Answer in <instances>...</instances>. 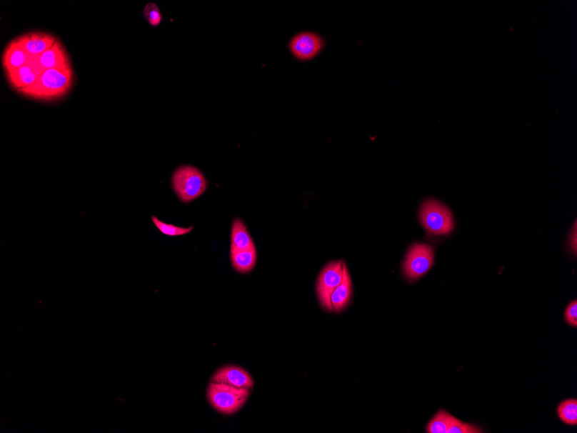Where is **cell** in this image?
I'll use <instances>...</instances> for the list:
<instances>
[{
  "mask_svg": "<svg viewBox=\"0 0 577 433\" xmlns=\"http://www.w3.org/2000/svg\"><path fill=\"white\" fill-rule=\"evenodd\" d=\"M73 69H48L34 84L19 92L22 96L40 101H54L64 97L72 88Z\"/></svg>",
  "mask_w": 577,
  "mask_h": 433,
  "instance_id": "1",
  "label": "cell"
},
{
  "mask_svg": "<svg viewBox=\"0 0 577 433\" xmlns=\"http://www.w3.org/2000/svg\"><path fill=\"white\" fill-rule=\"evenodd\" d=\"M250 389H241L225 384L210 382L208 387V399L214 409L222 414H236L245 405L250 396Z\"/></svg>",
  "mask_w": 577,
  "mask_h": 433,
  "instance_id": "2",
  "label": "cell"
},
{
  "mask_svg": "<svg viewBox=\"0 0 577 433\" xmlns=\"http://www.w3.org/2000/svg\"><path fill=\"white\" fill-rule=\"evenodd\" d=\"M172 186L180 200L189 204L203 195L207 189V180L196 167L184 166L173 174Z\"/></svg>",
  "mask_w": 577,
  "mask_h": 433,
  "instance_id": "3",
  "label": "cell"
},
{
  "mask_svg": "<svg viewBox=\"0 0 577 433\" xmlns=\"http://www.w3.org/2000/svg\"><path fill=\"white\" fill-rule=\"evenodd\" d=\"M419 219L428 233L445 236L454 229V218L446 206L435 200H427L420 208Z\"/></svg>",
  "mask_w": 577,
  "mask_h": 433,
  "instance_id": "4",
  "label": "cell"
},
{
  "mask_svg": "<svg viewBox=\"0 0 577 433\" xmlns=\"http://www.w3.org/2000/svg\"><path fill=\"white\" fill-rule=\"evenodd\" d=\"M434 251L431 247L423 243L412 246L403 262V275L409 282H416L431 269L434 264Z\"/></svg>",
  "mask_w": 577,
  "mask_h": 433,
  "instance_id": "5",
  "label": "cell"
},
{
  "mask_svg": "<svg viewBox=\"0 0 577 433\" xmlns=\"http://www.w3.org/2000/svg\"><path fill=\"white\" fill-rule=\"evenodd\" d=\"M343 278V262H333L328 263L321 270L316 283L317 296L321 307L328 312H333L331 305V295L333 291L339 287Z\"/></svg>",
  "mask_w": 577,
  "mask_h": 433,
  "instance_id": "6",
  "label": "cell"
},
{
  "mask_svg": "<svg viewBox=\"0 0 577 433\" xmlns=\"http://www.w3.org/2000/svg\"><path fill=\"white\" fill-rule=\"evenodd\" d=\"M324 46V39L320 35L311 31L298 33L288 44L292 55L302 61L315 59L323 51Z\"/></svg>",
  "mask_w": 577,
  "mask_h": 433,
  "instance_id": "7",
  "label": "cell"
},
{
  "mask_svg": "<svg viewBox=\"0 0 577 433\" xmlns=\"http://www.w3.org/2000/svg\"><path fill=\"white\" fill-rule=\"evenodd\" d=\"M44 71L45 70L36 64V57L30 56L26 64L6 73V76L11 88L19 93L21 90L34 84Z\"/></svg>",
  "mask_w": 577,
  "mask_h": 433,
  "instance_id": "8",
  "label": "cell"
},
{
  "mask_svg": "<svg viewBox=\"0 0 577 433\" xmlns=\"http://www.w3.org/2000/svg\"><path fill=\"white\" fill-rule=\"evenodd\" d=\"M211 382L225 383L241 389H251L254 382L245 369L236 366H226L218 370L211 378Z\"/></svg>",
  "mask_w": 577,
  "mask_h": 433,
  "instance_id": "9",
  "label": "cell"
},
{
  "mask_svg": "<svg viewBox=\"0 0 577 433\" xmlns=\"http://www.w3.org/2000/svg\"><path fill=\"white\" fill-rule=\"evenodd\" d=\"M19 42L29 55L38 57L48 49L52 48L59 39L44 32H31L19 36Z\"/></svg>",
  "mask_w": 577,
  "mask_h": 433,
  "instance_id": "10",
  "label": "cell"
},
{
  "mask_svg": "<svg viewBox=\"0 0 577 433\" xmlns=\"http://www.w3.org/2000/svg\"><path fill=\"white\" fill-rule=\"evenodd\" d=\"M36 61L44 70L71 69L68 54L59 39L52 48L36 57Z\"/></svg>",
  "mask_w": 577,
  "mask_h": 433,
  "instance_id": "11",
  "label": "cell"
},
{
  "mask_svg": "<svg viewBox=\"0 0 577 433\" xmlns=\"http://www.w3.org/2000/svg\"><path fill=\"white\" fill-rule=\"evenodd\" d=\"M30 55L18 38L11 41L3 52L2 64L5 72H10L28 63Z\"/></svg>",
  "mask_w": 577,
  "mask_h": 433,
  "instance_id": "12",
  "label": "cell"
},
{
  "mask_svg": "<svg viewBox=\"0 0 577 433\" xmlns=\"http://www.w3.org/2000/svg\"><path fill=\"white\" fill-rule=\"evenodd\" d=\"M353 284L347 266L343 262V278L331 295L332 310L335 312L343 311L351 300Z\"/></svg>",
  "mask_w": 577,
  "mask_h": 433,
  "instance_id": "13",
  "label": "cell"
},
{
  "mask_svg": "<svg viewBox=\"0 0 577 433\" xmlns=\"http://www.w3.org/2000/svg\"><path fill=\"white\" fill-rule=\"evenodd\" d=\"M231 261L239 273H249L257 262L256 249L254 247L250 249L231 252Z\"/></svg>",
  "mask_w": 577,
  "mask_h": 433,
  "instance_id": "14",
  "label": "cell"
},
{
  "mask_svg": "<svg viewBox=\"0 0 577 433\" xmlns=\"http://www.w3.org/2000/svg\"><path fill=\"white\" fill-rule=\"evenodd\" d=\"M254 247H255L254 242L245 224L240 219L234 221L232 240H231V252L250 249Z\"/></svg>",
  "mask_w": 577,
  "mask_h": 433,
  "instance_id": "15",
  "label": "cell"
},
{
  "mask_svg": "<svg viewBox=\"0 0 577 433\" xmlns=\"http://www.w3.org/2000/svg\"><path fill=\"white\" fill-rule=\"evenodd\" d=\"M558 414L562 422L570 426L577 424V401L576 399H567L560 404L558 408Z\"/></svg>",
  "mask_w": 577,
  "mask_h": 433,
  "instance_id": "16",
  "label": "cell"
},
{
  "mask_svg": "<svg viewBox=\"0 0 577 433\" xmlns=\"http://www.w3.org/2000/svg\"><path fill=\"white\" fill-rule=\"evenodd\" d=\"M451 414L447 412L440 410L428 424L426 431L428 433H448Z\"/></svg>",
  "mask_w": 577,
  "mask_h": 433,
  "instance_id": "17",
  "label": "cell"
},
{
  "mask_svg": "<svg viewBox=\"0 0 577 433\" xmlns=\"http://www.w3.org/2000/svg\"><path fill=\"white\" fill-rule=\"evenodd\" d=\"M152 221H154L155 226L159 229L160 232L168 237L184 236V234L191 233L193 229V227L189 229H184L172 224H164V222H161L155 216H152Z\"/></svg>",
  "mask_w": 577,
  "mask_h": 433,
  "instance_id": "18",
  "label": "cell"
},
{
  "mask_svg": "<svg viewBox=\"0 0 577 433\" xmlns=\"http://www.w3.org/2000/svg\"><path fill=\"white\" fill-rule=\"evenodd\" d=\"M481 429L473 426L472 424H467L461 422L458 419L451 416V423H449L448 433H480Z\"/></svg>",
  "mask_w": 577,
  "mask_h": 433,
  "instance_id": "19",
  "label": "cell"
},
{
  "mask_svg": "<svg viewBox=\"0 0 577 433\" xmlns=\"http://www.w3.org/2000/svg\"><path fill=\"white\" fill-rule=\"evenodd\" d=\"M144 16H146L147 21L150 23L152 26H159L162 21V14L159 11V8L154 3H149L144 9Z\"/></svg>",
  "mask_w": 577,
  "mask_h": 433,
  "instance_id": "20",
  "label": "cell"
},
{
  "mask_svg": "<svg viewBox=\"0 0 577 433\" xmlns=\"http://www.w3.org/2000/svg\"><path fill=\"white\" fill-rule=\"evenodd\" d=\"M566 320L568 324L573 327H577V302L576 300L573 301L566 309V314H564Z\"/></svg>",
  "mask_w": 577,
  "mask_h": 433,
  "instance_id": "21",
  "label": "cell"
},
{
  "mask_svg": "<svg viewBox=\"0 0 577 433\" xmlns=\"http://www.w3.org/2000/svg\"><path fill=\"white\" fill-rule=\"evenodd\" d=\"M573 237H571V241L573 240V243H571V247H573V252L576 253V222H575L574 225V230H573Z\"/></svg>",
  "mask_w": 577,
  "mask_h": 433,
  "instance_id": "22",
  "label": "cell"
}]
</instances>
